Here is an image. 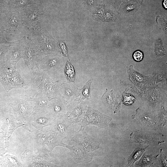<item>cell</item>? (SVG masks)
<instances>
[{
    "instance_id": "obj_22",
    "label": "cell",
    "mask_w": 167,
    "mask_h": 167,
    "mask_svg": "<svg viewBox=\"0 0 167 167\" xmlns=\"http://www.w3.org/2000/svg\"><path fill=\"white\" fill-rule=\"evenodd\" d=\"M133 57L135 61L140 62L142 60L143 55L142 52L139 50H137L133 53Z\"/></svg>"
},
{
    "instance_id": "obj_15",
    "label": "cell",
    "mask_w": 167,
    "mask_h": 167,
    "mask_svg": "<svg viewBox=\"0 0 167 167\" xmlns=\"http://www.w3.org/2000/svg\"><path fill=\"white\" fill-rule=\"evenodd\" d=\"M155 52L156 55L159 56H162L165 54V50L160 39L158 40L156 42Z\"/></svg>"
},
{
    "instance_id": "obj_8",
    "label": "cell",
    "mask_w": 167,
    "mask_h": 167,
    "mask_svg": "<svg viewBox=\"0 0 167 167\" xmlns=\"http://www.w3.org/2000/svg\"><path fill=\"white\" fill-rule=\"evenodd\" d=\"M42 2V0H10L9 6L10 8L21 9Z\"/></svg>"
},
{
    "instance_id": "obj_11",
    "label": "cell",
    "mask_w": 167,
    "mask_h": 167,
    "mask_svg": "<svg viewBox=\"0 0 167 167\" xmlns=\"http://www.w3.org/2000/svg\"><path fill=\"white\" fill-rule=\"evenodd\" d=\"M157 156L151 155H144L138 163V165L141 167L151 166L152 165Z\"/></svg>"
},
{
    "instance_id": "obj_4",
    "label": "cell",
    "mask_w": 167,
    "mask_h": 167,
    "mask_svg": "<svg viewBox=\"0 0 167 167\" xmlns=\"http://www.w3.org/2000/svg\"><path fill=\"white\" fill-rule=\"evenodd\" d=\"M19 9L22 23L28 30L42 21L44 11L42 2Z\"/></svg>"
},
{
    "instance_id": "obj_16",
    "label": "cell",
    "mask_w": 167,
    "mask_h": 167,
    "mask_svg": "<svg viewBox=\"0 0 167 167\" xmlns=\"http://www.w3.org/2000/svg\"><path fill=\"white\" fill-rule=\"evenodd\" d=\"M91 83V80H89L81 89V93L83 96L85 98H88L90 95V86Z\"/></svg>"
},
{
    "instance_id": "obj_7",
    "label": "cell",
    "mask_w": 167,
    "mask_h": 167,
    "mask_svg": "<svg viewBox=\"0 0 167 167\" xmlns=\"http://www.w3.org/2000/svg\"><path fill=\"white\" fill-rule=\"evenodd\" d=\"M91 117L87 115H86L91 117V120H88V124L90 122L91 124L96 125L102 128H106L108 126L109 124L112 120V118L108 116L104 115L97 111L92 110L91 114H89ZM88 121V120H87Z\"/></svg>"
},
{
    "instance_id": "obj_17",
    "label": "cell",
    "mask_w": 167,
    "mask_h": 167,
    "mask_svg": "<svg viewBox=\"0 0 167 167\" xmlns=\"http://www.w3.org/2000/svg\"><path fill=\"white\" fill-rule=\"evenodd\" d=\"M9 0H0V16L2 14L6 12L9 9Z\"/></svg>"
},
{
    "instance_id": "obj_23",
    "label": "cell",
    "mask_w": 167,
    "mask_h": 167,
    "mask_svg": "<svg viewBox=\"0 0 167 167\" xmlns=\"http://www.w3.org/2000/svg\"><path fill=\"white\" fill-rule=\"evenodd\" d=\"M19 108L22 113L24 114L27 109V106L25 103H22L19 105Z\"/></svg>"
},
{
    "instance_id": "obj_27",
    "label": "cell",
    "mask_w": 167,
    "mask_h": 167,
    "mask_svg": "<svg viewBox=\"0 0 167 167\" xmlns=\"http://www.w3.org/2000/svg\"></svg>"
},
{
    "instance_id": "obj_19",
    "label": "cell",
    "mask_w": 167,
    "mask_h": 167,
    "mask_svg": "<svg viewBox=\"0 0 167 167\" xmlns=\"http://www.w3.org/2000/svg\"><path fill=\"white\" fill-rule=\"evenodd\" d=\"M6 33L0 27V45H10L11 42L8 41L6 38L5 34Z\"/></svg>"
},
{
    "instance_id": "obj_5",
    "label": "cell",
    "mask_w": 167,
    "mask_h": 167,
    "mask_svg": "<svg viewBox=\"0 0 167 167\" xmlns=\"http://www.w3.org/2000/svg\"><path fill=\"white\" fill-rule=\"evenodd\" d=\"M132 118H136L145 129L153 130L158 128L156 116L151 113L138 109Z\"/></svg>"
},
{
    "instance_id": "obj_10",
    "label": "cell",
    "mask_w": 167,
    "mask_h": 167,
    "mask_svg": "<svg viewBox=\"0 0 167 167\" xmlns=\"http://www.w3.org/2000/svg\"><path fill=\"white\" fill-rule=\"evenodd\" d=\"M145 150V148H136L128 157V165L133 166L134 163L141 157Z\"/></svg>"
},
{
    "instance_id": "obj_9",
    "label": "cell",
    "mask_w": 167,
    "mask_h": 167,
    "mask_svg": "<svg viewBox=\"0 0 167 167\" xmlns=\"http://www.w3.org/2000/svg\"><path fill=\"white\" fill-rule=\"evenodd\" d=\"M131 138L133 141L141 144L149 143L152 139L149 135L140 131L132 132L131 135Z\"/></svg>"
},
{
    "instance_id": "obj_18",
    "label": "cell",
    "mask_w": 167,
    "mask_h": 167,
    "mask_svg": "<svg viewBox=\"0 0 167 167\" xmlns=\"http://www.w3.org/2000/svg\"><path fill=\"white\" fill-rule=\"evenodd\" d=\"M135 99L132 96L130 95L125 94L123 99V103L126 105H130L133 104Z\"/></svg>"
},
{
    "instance_id": "obj_14",
    "label": "cell",
    "mask_w": 167,
    "mask_h": 167,
    "mask_svg": "<svg viewBox=\"0 0 167 167\" xmlns=\"http://www.w3.org/2000/svg\"><path fill=\"white\" fill-rule=\"evenodd\" d=\"M10 45H0V62L3 63L6 61V55Z\"/></svg>"
},
{
    "instance_id": "obj_24",
    "label": "cell",
    "mask_w": 167,
    "mask_h": 167,
    "mask_svg": "<svg viewBox=\"0 0 167 167\" xmlns=\"http://www.w3.org/2000/svg\"><path fill=\"white\" fill-rule=\"evenodd\" d=\"M84 3L87 6L91 7L94 3V0H84Z\"/></svg>"
},
{
    "instance_id": "obj_2",
    "label": "cell",
    "mask_w": 167,
    "mask_h": 167,
    "mask_svg": "<svg viewBox=\"0 0 167 167\" xmlns=\"http://www.w3.org/2000/svg\"><path fill=\"white\" fill-rule=\"evenodd\" d=\"M23 58L31 72L38 69V63L42 57V52L38 46L27 36H24L19 40Z\"/></svg>"
},
{
    "instance_id": "obj_13",
    "label": "cell",
    "mask_w": 167,
    "mask_h": 167,
    "mask_svg": "<svg viewBox=\"0 0 167 167\" xmlns=\"http://www.w3.org/2000/svg\"><path fill=\"white\" fill-rule=\"evenodd\" d=\"M158 128L165 125L167 122L166 112L162 111L156 116Z\"/></svg>"
},
{
    "instance_id": "obj_12",
    "label": "cell",
    "mask_w": 167,
    "mask_h": 167,
    "mask_svg": "<svg viewBox=\"0 0 167 167\" xmlns=\"http://www.w3.org/2000/svg\"><path fill=\"white\" fill-rule=\"evenodd\" d=\"M65 72L66 77L68 80L74 82L75 77V72L73 66L68 61H67L65 68Z\"/></svg>"
},
{
    "instance_id": "obj_6",
    "label": "cell",
    "mask_w": 167,
    "mask_h": 167,
    "mask_svg": "<svg viewBox=\"0 0 167 167\" xmlns=\"http://www.w3.org/2000/svg\"><path fill=\"white\" fill-rule=\"evenodd\" d=\"M22 55L19 40L12 42L7 53L6 61L16 66L17 62L22 58Z\"/></svg>"
},
{
    "instance_id": "obj_26",
    "label": "cell",
    "mask_w": 167,
    "mask_h": 167,
    "mask_svg": "<svg viewBox=\"0 0 167 167\" xmlns=\"http://www.w3.org/2000/svg\"><path fill=\"white\" fill-rule=\"evenodd\" d=\"M164 6L165 8H167V0H164L163 2Z\"/></svg>"
},
{
    "instance_id": "obj_1",
    "label": "cell",
    "mask_w": 167,
    "mask_h": 167,
    "mask_svg": "<svg viewBox=\"0 0 167 167\" xmlns=\"http://www.w3.org/2000/svg\"><path fill=\"white\" fill-rule=\"evenodd\" d=\"M0 27L6 33L26 36L28 29L24 25L19 10L10 8L0 16Z\"/></svg>"
},
{
    "instance_id": "obj_25",
    "label": "cell",
    "mask_w": 167,
    "mask_h": 167,
    "mask_svg": "<svg viewBox=\"0 0 167 167\" xmlns=\"http://www.w3.org/2000/svg\"><path fill=\"white\" fill-rule=\"evenodd\" d=\"M54 109L56 112H58L61 109L59 106H56L54 107Z\"/></svg>"
},
{
    "instance_id": "obj_20",
    "label": "cell",
    "mask_w": 167,
    "mask_h": 167,
    "mask_svg": "<svg viewBox=\"0 0 167 167\" xmlns=\"http://www.w3.org/2000/svg\"><path fill=\"white\" fill-rule=\"evenodd\" d=\"M58 46L61 53L65 56L68 58L66 47L64 43L61 41L58 42Z\"/></svg>"
},
{
    "instance_id": "obj_3",
    "label": "cell",
    "mask_w": 167,
    "mask_h": 167,
    "mask_svg": "<svg viewBox=\"0 0 167 167\" xmlns=\"http://www.w3.org/2000/svg\"><path fill=\"white\" fill-rule=\"evenodd\" d=\"M2 63L0 67V81L6 91L23 88L24 81L18 72L16 66L6 61Z\"/></svg>"
},
{
    "instance_id": "obj_21",
    "label": "cell",
    "mask_w": 167,
    "mask_h": 167,
    "mask_svg": "<svg viewBox=\"0 0 167 167\" xmlns=\"http://www.w3.org/2000/svg\"><path fill=\"white\" fill-rule=\"evenodd\" d=\"M161 155L160 157L159 163L162 167H167V159L166 156L163 153L161 149H160Z\"/></svg>"
}]
</instances>
